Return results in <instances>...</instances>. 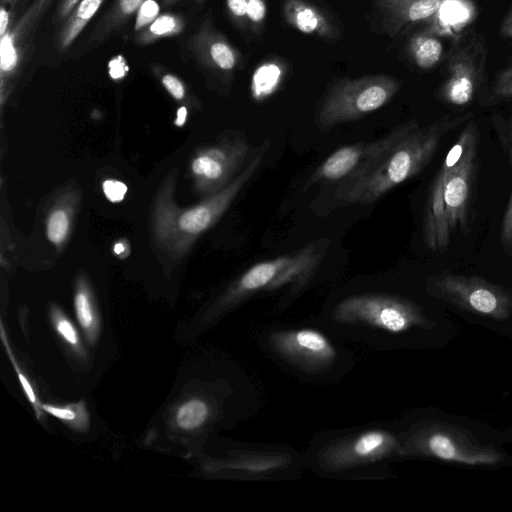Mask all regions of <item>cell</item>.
<instances>
[{"instance_id":"6da1fadb","label":"cell","mask_w":512,"mask_h":512,"mask_svg":"<svg viewBox=\"0 0 512 512\" xmlns=\"http://www.w3.org/2000/svg\"><path fill=\"white\" fill-rule=\"evenodd\" d=\"M474 117L472 112L448 114L418 127L358 174L337 184L342 204L368 205L420 173L433 158L442 138Z\"/></svg>"},{"instance_id":"7a4b0ae2","label":"cell","mask_w":512,"mask_h":512,"mask_svg":"<svg viewBox=\"0 0 512 512\" xmlns=\"http://www.w3.org/2000/svg\"><path fill=\"white\" fill-rule=\"evenodd\" d=\"M477 132L472 119L465 123L430 186L422 233L431 251H444L453 235L466 226L476 175Z\"/></svg>"},{"instance_id":"3957f363","label":"cell","mask_w":512,"mask_h":512,"mask_svg":"<svg viewBox=\"0 0 512 512\" xmlns=\"http://www.w3.org/2000/svg\"><path fill=\"white\" fill-rule=\"evenodd\" d=\"M270 148L268 139L253 153L245 167L227 185L207 195L200 203L180 208L174 201L175 173L165 180L156 196L152 226L158 248L172 258L183 257L195 241L228 210L246 184L257 173Z\"/></svg>"},{"instance_id":"277c9868","label":"cell","mask_w":512,"mask_h":512,"mask_svg":"<svg viewBox=\"0 0 512 512\" xmlns=\"http://www.w3.org/2000/svg\"><path fill=\"white\" fill-rule=\"evenodd\" d=\"M329 245V239L321 238L253 264L222 294L213 313H220L260 291H271L287 285L303 287L319 269Z\"/></svg>"},{"instance_id":"5b68a950","label":"cell","mask_w":512,"mask_h":512,"mask_svg":"<svg viewBox=\"0 0 512 512\" xmlns=\"http://www.w3.org/2000/svg\"><path fill=\"white\" fill-rule=\"evenodd\" d=\"M400 86L396 78L385 74L340 79L321 102L317 126L329 130L366 117L388 104Z\"/></svg>"},{"instance_id":"8992f818","label":"cell","mask_w":512,"mask_h":512,"mask_svg":"<svg viewBox=\"0 0 512 512\" xmlns=\"http://www.w3.org/2000/svg\"><path fill=\"white\" fill-rule=\"evenodd\" d=\"M487 57V42L481 33L468 30L459 34L447 54L440 100L453 106L470 103L483 83Z\"/></svg>"},{"instance_id":"52a82bcc","label":"cell","mask_w":512,"mask_h":512,"mask_svg":"<svg viewBox=\"0 0 512 512\" xmlns=\"http://www.w3.org/2000/svg\"><path fill=\"white\" fill-rule=\"evenodd\" d=\"M335 321L364 324L390 333H402L426 323L415 303L388 294L366 293L347 297L333 311Z\"/></svg>"},{"instance_id":"ba28073f","label":"cell","mask_w":512,"mask_h":512,"mask_svg":"<svg viewBox=\"0 0 512 512\" xmlns=\"http://www.w3.org/2000/svg\"><path fill=\"white\" fill-rule=\"evenodd\" d=\"M250 144L244 133L230 132L193 157L190 170L194 187L203 195L227 185L247 164Z\"/></svg>"},{"instance_id":"9c48e42d","label":"cell","mask_w":512,"mask_h":512,"mask_svg":"<svg viewBox=\"0 0 512 512\" xmlns=\"http://www.w3.org/2000/svg\"><path fill=\"white\" fill-rule=\"evenodd\" d=\"M419 126V123L412 119L396 126L380 139L339 147L313 170L304 184V190L320 183L338 184L358 174Z\"/></svg>"},{"instance_id":"30bf717a","label":"cell","mask_w":512,"mask_h":512,"mask_svg":"<svg viewBox=\"0 0 512 512\" xmlns=\"http://www.w3.org/2000/svg\"><path fill=\"white\" fill-rule=\"evenodd\" d=\"M428 287L438 297L494 318L503 319L512 309V296L507 291L478 276L444 271L431 277Z\"/></svg>"},{"instance_id":"8fae6325","label":"cell","mask_w":512,"mask_h":512,"mask_svg":"<svg viewBox=\"0 0 512 512\" xmlns=\"http://www.w3.org/2000/svg\"><path fill=\"white\" fill-rule=\"evenodd\" d=\"M404 454H422L465 465H493L501 455L448 428H425L409 439Z\"/></svg>"},{"instance_id":"7c38bea8","label":"cell","mask_w":512,"mask_h":512,"mask_svg":"<svg viewBox=\"0 0 512 512\" xmlns=\"http://www.w3.org/2000/svg\"><path fill=\"white\" fill-rule=\"evenodd\" d=\"M398 449V441L391 433L373 429L328 445L320 461L329 471H341L382 460Z\"/></svg>"},{"instance_id":"4fadbf2b","label":"cell","mask_w":512,"mask_h":512,"mask_svg":"<svg viewBox=\"0 0 512 512\" xmlns=\"http://www.w3.org/2000/svg\"><path fill=\"white\" fill-rule=\"evenodd\" d=\"M270 343L283 358L308 370L331 365L337 355L324 334L309 328L276 331L270 335Z\"/></svg>"},{"instance_id":"5bb4252c","label":"cell","mask_w":512,"mask_h":512,"mask_svg":"<svg viewBox=\"0 0 512 512\" xmlns=\"http://www.w3.org/2000/svg\"><path fill=\"white\" fill-rule=\"evenodd\" d=\"M447 0H375L381 25L391 38L398 37L413 25L436 17Z\"/></svg>"},{"instance_id":"9a60e30c","label":"cell","mask_w":512,"mask_h":512,"mask_svg":"<svg viewBox=\"0 0 512 512\" xmlns=\"http://www.w3.org/2000/svg\"><path fill=\"white\" fill-rule=\"evenodd\" d=\"M285 22L297 31L326 41H335L340 31L331 17L308 0H284L282 6Z\"/></svg>"},{"instance_id":"2e32d148","label":"cell","mask_w":512,"mask_h":512,"mask_svg":"<svg viewBox=\"0 0 512 512\" xmlns=\"http://www.w3.org/2000/svg\"><path fill=\"white\" fill-rule=\"evenodd\" d=\"M422 30L414 33L408 41L407 51L414 64L421 70L436 66L443 56V43L440 38L441 27L434 20Z\"/></svg>"},{"instance_id":"e0dca14e","label":"cell","mask_w":512,"mask_h":512,"mask_svg":"<svg viewBox=\"0 0 512 512\" xmlns=\"http://www.w3.org/2000/svg\"><path fill=\"white\" fill-rule=\"evenodd\" d=\"M74 310L86 341L94 345L100 334L101 321L89 283L85 277L77 279L74 292Z\"/></svg>"},{"instance_id":"ac0fdd59","label":"cell","mask_w":512,"mask_h":512,"mask_svg":"<svg viewBox=\"0 0 512 512\" xmlns=\"http://www.w3.org/2000/svg\"><path fill=\"white\" fill-rule=\"evenodd\" d=\"M287 462L282 454H250L236 459L214 463L217 469L244 471L249 474H261L276 470Z\"/></svg>"},{"instance_id":"d6986e66","label":"cell","mask_w":512,"mask_h":512,"mask_svg":"<svg viewBox=\"0 0 512 512\" xmlns=\"http://www.w3.org/2000/svg\"><path fill=\"white\" fill-rule=\"evenodd\" d=\"M209 415V404L202 398L192 397L178 405L173 421L178 429L189 432L203 426Z\"/></svg>"},{"instance_id":"ffe728a7","label":"cell","mask_w":512,"mask_h":512,"mask_svg":"<svg viewBox=\"0 0 512 512\" xmlns=\"http://www.w3.org/2000/svg\"><path fill=\"white\" fill-rule=\"evenodd\" d=\"M51 325L62 342L79 358H86L87 352L74 323L62 309L53 304L49 308Z\"/></svg>"},{"instance_id":"44dd1931","label":"cell","mask_w":512,"mask_h":512,"mask_svg":"<svg viewBox=\"0 0 512 512\" xmlns=\"http://www.w3.org/2000/svg\"><path fill=\"white\" fill-rule=\"evenodd\" d=\"M41 408L76 432L83 433L89 429V413L83 400L67 405L42 403Z\"/></svg>"},{"instance_id":"7402d4cb","label":"cell","mask_w":512,"mask_h":512,"mask_svg":"<svg viewBox=\"0 0 512 512\" xmlns=\"http://www.w3.org/2000/svg\"><path fill=\"white\" fill-rule=\"evenodd\" d=\"M72 212L69 207L59 205L54 207L46 220V235L48 240L57 247L62 246L71 229Z\"/></svg>"},{"instance_id":"603a6c76","label":"cell","mask_w":512,"mask_h":512,"mask_svg":"<svg viewBox=\"0 0 512 512\" xmlns=\"http://www.w3.org/2000/svg\"><path fill=\"white\" fill-rule=\"evenodd\" d=\"M0 338H1V341L3 343V346H4V349H5V352L8 356V358L10 359L11 361V364L13 366V369L15 371V373L17 374V377H18V380L20 382V385H21V388L28 400V402L31 404V406L33 407L34 411H35V414H36V417L40 420L43 416V410L41 408V402L39 401L38 399V396L36 394V391L33 387V385L31 384L30 380L28 379L27 375L23 372L21 366L19 365L15 355H14V352L11 348V345L9 343V339H8V336L6 334V331H5V327H4V324L3 322L1 321L0 322Z\"/></svg>"},{"instance_id":"cb8c5ba5","label":"cell","mask_w":512,"mask_h":512,"mask_svg":"<svg viewBox=\"0 0 512 512\" xmlns=\"http://www.w3.org/2000/svg\"><path fill=\"white\" fill-rule=\"evenodd\" d=\"M209 55L213 63L221 70L232 71L238 65L240 55L226 41L214 39L209 46Z\"/></svg>"},{"instance_id":"d4e9b609","label":"cell","mask_w":512,"mask_h":512,"mask_svg":"<svg viewBox=\"0 0 512 512\" xmlns=\"http://www.w3.org/2000/svg\"><path fill=\"white\" fill-rule=\"evenodd\" d=\"M246 16L248 28L252 34L260 36L262 33L266 17L267 4L265 0H247Z\"/></svg>"},{"instance_id":"484cf974","label":"cell","mask_w":512,"mask_h":512,"mask_svg":"<svg viewBox=\"0 0 512 512\" xmlns=\"http://www.w3.org/2000/svg\"><path fill=\"white\" fill-rule=\"evenodd\" d=\"M492 93L497 98L512 99V66L503 69L497 75Z\"/></svg>"},{"instance_id":"4316f807","label":"cell","mask_w":512,"mask_h":512,"mask_svg":"<svg viewBox=\"0 0 512 512\" xmlns=\"http://www.w3.org/2000/svg\"><path fill=\"white\" fill-rule=\"evenodd\" d=\"M0 54L2 70L9 71L13 69L17 61V55L9 35H5L1 39Z\"/></svg>"},{"instance_id":"83f0119b","label":"cell","mask_w":512,"mask_h":512,"mask_svg":"<svg viewBox=\"0 0 512 512\" xmlns=\"http://www.w3.org/2000/svg\"><path fill=\"white\" fill-rule=\"evenodd\" d=\"M103 192L106 198L111 202H120L125 197L127 186L121 181L107 179L102 184Z\"/></svg>"},{"instance_id":"f1b7e54d","label":"cell","mask_w":512,"mask_h":512,"mask_svg":"<svg viewBox=\"0 0 512 512\" xmlns=\"http://www.w3.org/2000/svg\"><path fill=\"white\" fill-rule=\"evenodd\" d=\"M159 12V6L154 0H146L140 6L136 21V29L151 22Z\"/></svg>"},{"instance_id":"f546056e","label":"cell","mask_w":512,"mask_h":512,"mask_svg":"<svg viewBox=\"0 0 512 512\" xmlns=\"http://www.w3.org/2000/svg\"><path fill=\"white\" fill-rule=\"evenodd\" d=\"M227 7L229 9L231 16L235 19L238 25L244 29H247V0H227Z\"/></svg>"},{"instance_id":"4dcf8cb0","label":"cell","mask_w":512,"mask_h":512,"mask_svg":"<svg viewBox=\"0 0 512 512\" xmlns=\"http://www.w3.org/2000/svg\"><path fill=\"white\" fill-rule=\"evenodd\" d=\"M500 238L504 245L512 246V193L502 218Z\"/></svg>"},{"instance_id":"1f68e13d","label":"cell","mask_w":512,"mask_h":512,"mask_svg":"<svg viewBox=\"0 0 512 512\" xmlns=\"http://www.w3.org/2000/svg\"><path fill=\"white\" fill-rule=\"evenodd\" d=\"M175 20L171 16H162L156 19L150 27L152 33L162 35L172 31L175 28Z\"/></svg>"},{"instance_id":"d6a6232c","label":"cell","mask_w":512,"mask_h":512,"mask_svg":"<svg viewBox=\"0 0 512 512\" xmlns=\"http://www.w3.org/2000/svg\"><path fill=\"white\" fill-rule=\"evenodd\" d=\"M163 85L175 99H182L185 91L182 83L172 75H165L162 79Z\"/></svg>"},{"instance_id":"836d02e7","label":"cell","mask_w":512,"mask_h":512,"mask_svg":"<svg viewBox=\"0 0 512 512\" xmlns=\"http://www.w3.org/2000/svg\"><path fill=\"white\" fill-rule=\"evenodd\" d=\"M100 3L101 0H83L78 8L77 17L81 20L90 19L99 8Z\"/></svg>"},{"instance_id":"e575fe53","label":"cell","mask_w":512,"mask_h":512,"mask_svg":"<svg viewBox=\"0 0 512 512\" xmlns=\"http://www.w3.org/2000/svg\"><path fill=\"white\" fill-rule=\"evenodd\" d=\"M500 36L505 39L512 38V9L506 14L501 22Z\"/></svg>"},{"instance_id":"d590c367","label":"cell","mask_w":512,"mask_h":512,"mask_svg":"<svg viewBox=\"0 0 512 512\" xmlns=\"http://www.w3.org/2000/svg\"><path fill=\"white\" fill-rule=\"evenodd\" d=\"M126 68L121 58L115 59L110 63V75L114 79L122 78L125 75Z\"/></svg>"},{"instance_id":"8d00e7d4","label":"cell","mask_w":512,"mask_h":512,"mask_svg":"<svg viewBox=\"0 0 512 512\" xmlns=\"http://www.w3.org/2000/svg\"><path fill=\"white\" fill-rule=\"evenodd\" d=\"M143 0H121V8L124 13L129 14L134 12L139 6L142 5Z\"/></svg>"},{"instance_id":"74e56055","label":"cell","mask_w":512,"mask_h":512,"mask_svg":"<svg viewBox=\"0 0 512 512\" xmlns=\"http://www.w3.org/2000/svg\"><path fill=\"white\" fill-rule=\"evenodd\" d=\"M186 115H187L186 108L184 106L180 107L177 112V118L175 120V125L182 126L185 123Z\"/></svg>"},{"instance_id":"f35d334b","label":"cell","mask_w":512,"mask_h":512,"mask_svg":"<svg viewBox=\"0 0 512 512\" xmlns=\"http://www.w3.org/2000/svg\"><path fill=\"white\" fill-rule=\"evenodd\" d=\"M8 14L7 12L4 10V9H1V12H0V33L3 35L5 30H6V27H7V24H8Z\"/></svg>"},{"instance_id":"ab89813d","label":"cell","mask_w":512,"mask_h":512,"mask_svg":"<svg viewBox=\"0 0 512 512\" xmlns=\"http://www.w3.org/2000/svg\"><path fill=\"white\" fill-rule=\"evenodd\" d=\"M125 251V247H124V244H122L121 242H118L115 244L114 246V252L118 255L122 254L123 252Z\"/></svg>"},{"instance_id":"60d3db41","label":"cell","mask_w":512,"mask_h":512,"mask_svg":"<svg viewBox=\"0 0 512 512\" xmlns=\"http://www.w3.org/2000/svg\"><path fill=\"white\" fill-rule=\"evenodd\" d=\"M509 159H510V163L512 165V127H511L510 135H509Z\"/></svg>"},{"instance_id":"b9f144b4","label":"cell","mask_w":512,"mask_h":512,"mask_svg":"<svg viewBox=\"0 0 512 512\" xmlns=\"http://www.w3.org/2000/svg\"><path fill=\"white\" fill-rule=\"evenodd\" d=\"M511 60H512V55H511Z\"/></svg>"}]
</instances>
